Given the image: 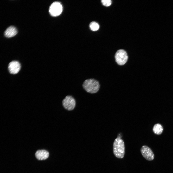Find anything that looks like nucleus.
Returning a JSON list of instances; mask_svg holds the SVG:
<instances>
[{
  "label": "nucleus",
  "instance_id": "obj_9",
  "mask_svg": "<svg viewBox=\"0 0 173 173\" xmlns=\"http://www.w3.org/2000/svg\"><path fill=\"white\" fill-rule=\"evenodd\" d=\"M17 32L16 28L13 26H11L8 28L4 32V35L7 38H10L14 36Z\"/></svg>",
  "mask_w": 173,
  "mask_h": 173
},
{
  "label": "nucleus",
  "instance_id": "obj_12",
  "mask_svg": "<svg viewBox=\"0 0 173 173\" xmlns=\"http://www.w3.org/2000/svg\"><path fill=\"white\" fill-rule=\"evenodd\" d=\"M101 2L103 5L108 6L111 5L112 1L111 0H101Z\"/></svg>",
  "mask_w": 173,
  "mask_h": 173
},
{
  "label": "nucleus",
  "instance_id": "obj_1",
  "mask_svg": "<svg viewBox=\"0 0 173 173\" xmlns=\"http://www.w3.org/2000/svg\"><path fill=\"white\" fill-rule=\"evenodd\" d=\"M82 86L85 90L91 94L97 93L100 87L99 82L96 80L92 78L85 80L83 83Z\"/></svg>",
  "mask_w": 173,
  "mask_h": 173
},
{
  "label": "nucleus",
  "instance_id": "obj_2",
  "mask_svg": "<svg viewBox=\"0 0 173 173\" xmlns=\"http://www.w3.org/2000/svg\"><path fill=\"white\" fill-rule=\"evenodd\" d=\"M125 148L123 140L118 136L114 141L113 144V151L114 155L117 158H122L125 154Z\"/></svg>",
  "mask_w": 173,
  "mask_h": 173
},
{
  "label": "nucleus",
  "instance_id": "obj_7",
  "mask_svg": "<svg viewBox=\"0 0 173 173\" xmlns=\"http://www.w3.org/2000/svg\"><path fill=\"white\" fill-rule=\"evenodd\" d=\"M21 65L17 61H13L10 62L8 66V69L11 74H15L20 70Z\"/></svg>",
  "mask_w": 173,
  "mask_h": 173
},
{
  "label": "nucleus",
  "instance_id": "obj_11",
  "mask_svg": "<svg viewBox=\"0 0 173 173\" xmlns=\"http://www.w3.org/2000/svg\"><path fill=\"white\" fill-rule=\"evenodd\" d=\"M90 29L93 31H96L99 29V24L95 21L91 22L89 25Z\"/></svg>",
  "mask_w": 173,
  "mask_h": 173
},
{
  "label": "nucleus",
  "instance_id": "obj_3",
  "mask_svg": "<svg viewBox=\"0 0 173 173\" xmlns=\"http://www.w3.org/2000/svg\"><path fill=\"white\" fill-rule=\"evenodd\" d=\"M115 57L116 62L120 65L124 64L126 62L128 59L126 52L122 49H119L117 51Z\"/></svg>",
  "mask_w": 173,
  "mask_h": 173
},
{
  "label": "nucleus",
  "instance_id": "obj_8",
  "mask_svg": "<svg viewBox=\"0 0 173 173\" xmlns=\"http://www.w3.org/2000/svg\"><path fill=\"white\" fill-rule=\"evenodd\" d=\"M49 155V152L44 150H38L35 154L36 158L39 160L46 159L48 157Z\"/></svg>",
  "mask_w": 173,
  "mask_h": 173
},
{
  "label": "nucleus",
  "instance_id": "obj_10",
  "mask_svg": "<svg viewBox=\"0 0 173 173\" xmlns=\"http://www.w3.org/2000/svg\"><path fill=\"white\" fill-rule=\"evenodd\" d=\"M153 130L155 134L160 135L162 133L163 130V128L161 125L158 123L155 124L154 126Z\"/></svg>",
  "mask_w": 173,
  "mask_h": 173
},
{
  "label": "nucleus",
  "instance_id": "obj_5",
  "mask_svg": "<svg viewBox=\"0 0 173 173\" xmlns=\"http://www.w3.org/2000/svg\"><path fill=\"white\" fill-rule=\"evenodd\" d=\"M62 104L66 109L70 111L73 110L75 107L76 101L74 99L72 96L67 95L63 99Z\"/></svg>",
  "mask_w": 173,
  "mask_h": 173
},
{
  "label": "nucleus",
  "instance_id": "obj_6",
  "mask_svg": "<svg viewBox=\"0 0 173 173\" xmlns=\"http://www.w3.org/2000/svg\"><path fill=\"white\" fill-rule=\"evenodd\" d=\"M140 151L143 156L147 160L151 161L154 159V154L148 146L146 145L142 146L141 148Z\"/></svg>",
  "mask_w": 173,
  "mask_h": 173
},
{
  "label": "nucleus",
  "instance_id": "obj_4",
  "mask_svg": "<svg viewBox=\"0 0 173 173\" xmlns=\"http://www.w3.org/2000/svg\"><path fill=\"white\" fill-rule=\"evenodd\" d=\"M63 10L61 4L58 2H55L50 5L49 9V12L52 16L56 17L60 15Z\"/></svg>",
  "mask_w": 173,
  "mask_h": 173
}]
</instances>
